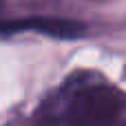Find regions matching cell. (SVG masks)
I'll use <instances>...</instances> for the list:
<instances>
[{"label": "cell", "instance_id": "cell-1", "mask_svg": "<svg viewBox=\"0 0 126 126\" xmlns=\"http://www.w3.org/2000/svg\"><path fill=\"white\" fill-rule=\"evenodd\" d=\"M122 109L115 89L95 75H75L38 111V126H113Z\"/></svg>", "mask_w": 126, "mask_h": 126}, {"label": "cell", "instance_id": "cell-2", "mask_svg": "<svg viewBox=\"0 0 126 126\" xmlns=\"http://www.w3.org/2000/svg\"><path fill=\"white\" fill-rule=\"evenodd\" d=\"M16 31H38L62 40L80 38L86 27L75 20H60V18H22V20H0V33H16Z\"/></svg>", "mask_w": 126, "mask_h": 126}]
</instances>
